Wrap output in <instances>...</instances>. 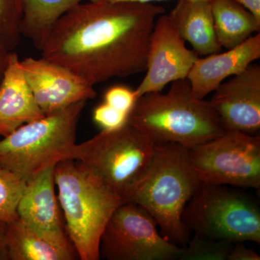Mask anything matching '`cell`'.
Returning a JSON list of instances; mask_svg holds the SVG:
<instances>
[{
	"label": "cell",
	"instance_id": "1",
	"mask_svg": "<svg viewBox=\"0 0 260 260\" xmlns=\"http://www.w3.org/2000/svg\"><path fill=\"white\" fill-rule=\"evenodd\" d=\"M165 8L153 3H80L54 24L42 57L90 85L145 73L150 35Z\"/></svg>",
	"mask_w": 260,
	"mask_h": 260
},
{
	"label": "cell",
	"instance_id": "2",
	"mask_svg": "<svg viewBox=\"0 0 260 260\" xmlns=\"http://www.w3.org/2000/svg\"><path fill=\"white\" fill-rule=\"evenodd\" d=\"M126 123L154 144L177 143L188 148L225 132L209 101L197 97L186 79L172 83L167 93L140 97Z\"/></svg>",
	"mask_w": 260,
	"mask_h": 260
},
{
	"label": "cell",
	"instance_id": "3",
	"mask_svg": "<svg viewBox=\"0 0 260 260\" xmlns=\"http://www.w3.org/2000/svg\"><path fill=\"white\" fill-rule=\"evenodd\" d=\"M202 184L191 164L189 148L177 143L156 145L148 174L128 202L145 208L168 240L185 247L190 232L181 216Z\"/></svg>",
	"mask_w": 260,
	"mask_h": 260
},
{
	"label": "cell",
	"instance_id": "4",
	"mask_svg": "<svg viewBox=\"0 0 260 260\" xmlns=\"http://www.w3.org/2000/svg\"><path fill=\"white\" fill-rule=\"evenodd\" d=\"M54 182L77 256L81 260L100 259L103 232L112 214L124 202L75 160L56 164Z\"/></svg>",
	"mask_w": 260,
	"mask_h": 260
},
{
	"label": "cell",
	"instance_id": "5",
	"mask_svg": "<svg viewBox=\"0 0 260 260\" xmlns=\"http://www.w3.org/2000/svg\"><path fill=\"white\" fill-rule=\"evenodd\" d=\"M86 102L20 126L0 140V166L28 181L43 169L74 160L76 133Z\"/></svg>",
	"mask_w": 260,
	"mask_h": 260
},
{
	"label": "cell",
	"instance_id": "6",
	"mask_svg": "<svg viewBox=\"0 0 260 260\" xmlns=\"http://www.w3.org/2000/svg\"><path fill=\"white\" fill-rule=\"evenodd\" d=\"M155 145L126 123L77 144L74 160L126 203L146 177Z\"/></svg>",
	"mask_w": 260,
	"mask_h": 260
},
{
	"label": "cell",
	"instance_id": "7",
	"mask_svg": "<svg viewBox=\"0 0 260 260\" xmlns=\"http://www.w3.org/2000/svg\"><path fill=\"white\" fill-rule=\"evenodd\" d=\"M189 232L233 243H260V207L235 186L203 183L181 216Z\"/></svg>",
	"mask_w": 260,
	"mask_h": 260
},
{
	"label": "cell",
	"instance_id": "8",
	"mask_svg": "<svg viewBox=\"0 0 260 260\" xmlns=\"http://www.w3.org/2000/svg\"><path fill=\"white\" fill-rule=\"evenodd\" d=\"M191 164L203 183L244 189L260 187V138L239 131L189 148Z\"/></svg>",
	"mask_w": 260,
	"mask_h": 260
},
{
	"label": "cell",
	"instance_id": "9",
	"mask_svg": "<svg viewBox=\"0 0 260 260\" xmlns=\"http://www.w3.org/2000/svg\"><path fill=\"white\" fill-rule=\"evenodd\" d=\"M158 224L145 208L126 202L116 208L101 238V259H180L184 247L159 234Z\"/></svg>",
	"mask_w": 260,
	"mask_h": 260
},
{
	"label": "cell",
	"instance_id": "10",
	"mask_svg": "<svg viewBox=\"0 0 260 260\" xmlns=\"http://www.w3.org/2000/svg\"><path fill=\"white\" fill-rule=\"evenodd\" d=\"M199 55L186 47L168 15L157 18L150 35L145 75L135 90L137 100L145 94L161 92L169 84L186 79Z\"/></svg>",
	"mask_w": 260,
	"mask_h": 260
},
{
	"label": "cell",
	"instance_id": "11",
	"mask_svg": "<svg viewBox=\"0 0 260 260\" xmlns=\"http://www.w3.org/2000/svg\"><path fill=\"white\" fill-rule=\"evenodd\" d=\"M20 67L44 115L96 96L93 85L68 68L42 56L20 59Z\"/></svg>",
	"mask_w": 260,
	"mask_h": 260
},
{
	"label": "cell",
	"instance_id": "12",
	"mask_svg": "<svg viewBox=\"0 0 260 260\" xmlns=\"http://www.w3.org/2000/svg\"><path fill=\"white\" fill-rule=\"evenodd\" d=\"M209 101L225 131L258 135L260 130V66L251 64L220 84Z\"/></svg>",
	"mask_w": 260,
	"mask_h": 260
},
{
	"label": "cell",
	"instance_id": "13",
	"mask_svg": "<svg viewBox=\"0 0 260 260\" xmlns=\"http://www.w3.org/2000/svg\"><path fill=\"white\" fill-rule=\"evenodd\" d=\"M55 166L43 169L27 181L18 204V218L48 242L76 254L59 215L54 182Z\"/></svg>",
	"mask_w": 260,
	"mask_h": 260
},
{
	"label": "cell",
	"instance_id": "14",
	"mask_svg": "<svg viewBox=\"0 0 260 260\" xmlns=\"http://www.w3.org/2000/svg\"><path fill=\"white\" fill-rule=\"evenodd\" d=\"M260 58V34L225 52L215 53L198 58L186 80L197 97L204 99L230 77L240 74Z\"/></svg>",
	"mask_w": 260,
	"mask_h": 260
},
{
	"label": "cell",
	"instance_id": "15",
	"mask_svg": "<svg viewBox=\"0 0 260 260\" xmlns=\"http://www.w3.org/2000/svg\"><path fill=\"white\" fill-rule=\"evenodd\" d=\"M44 116L24 76L18 54L10 51L0 83V137Z\"/></svg>",
	"mask_w": 260,
	"mask_h": 260
},
{
	"label": "cell",
	"instance_id": "16",
	"mask_svg": "<svg viewBox=\"0 0 260 260\" xmlns=\"http://www.w3.org/2000/svg\"><path fill=\"white\" fill-rule=\"evenodd\" d=\"M168 16L181 37L190 44L198 55L221 51L215 35L210 1L178 0Z\"/></svg>",
	"mask_w": 260,
	"mask_h": 260
},
{
	"label": "cell",
	"instance_id": "17",
	"mask_svg": "<svg viewBox=\"0 0 260 260\" xmlns=\"http://www.w3.org/2000/svg\"><path fill=\"white\" fill-rule=\"evenodd\" d=\"M214 28L221 48L232 49L259 32L260 20L237 0H210Z\"/></svg>",
	"mask_w": 260,
	"mask_h": 260
},
{
	"label": "cell",
	"instance_id": "18",
	"mask_svg": "<svg viewBox=\"0 0 260 260\" xmlns=\"http://www.w3.org/2000/svg\"><path fill=\"white\" fill-rule=\"evenodd\" d=\"M84 0H20V34L41 51L58 20Z\"/></svg>",
	"mask_w": 260,
	"mask_h": 260
},
{
	"label": "cell",
	"instance_id": "19",
	"mask_svg": "<svg viewBox=\"0 0 260 260\" xmlns=\"http://www.w3.org/2000/svg\"><path fill=\"white\" fill-rule=\"evenodd\" d=\"M10 260H73L77 254L38 235L18 218L7 223Z\"/></svg>",
	"mask_w": 260,
	"mask_h": 260
},
{
	"label": "cell",
	"instance_id": "20",
	"mask_svg": "<svg viewBox=\"0 0 260 260\" xmlns=\"http://www.w3.org/2000/svg\"><path fill=\"white\" fill-rule=\"evenodd\" d=\"M26 181L0 166V221L10 223L18 218V207Z\"/></svg>",
	"mask_w": 260,
	"mask_h": 260
},
{
	"label": "cell",
	"instance_id": "21",
	"mask_svg": "<svg viewBox=\"0 0 260 260\" xmlns=\"http://www.w3.org/2000/svg\"><path fill=\"white\" fill-rule=\"evenodd\" d=\"M234 243L194 234L180 260H227Z\"/></svg>",
	"mask_w": 260,
	"mask_h": 260
},
{
	"label": "cell",
	"instance_id": "22",
	"mask_svg": "<svg viewBox=\"0 0 260 260\" xmlns=\"http://www.w3.org/2000/svg\"><path fill=\"white\" fill-rule=\"evenodd\" d=\"M22 15L20 0H0V42L10 51L20 43Z\"/></svg>",
	"mask_w": 260,
	"mask_h": 260
},
{
	"label": "cell",
	"instance_id": "23",
	"mask_svg": "<svg viewBox=\"0 0 260 260\" xmlns=\"http://www.w3.org/2000/svg\"><path fill=\"white\" fill-rule=\"evenodd\" d=\"M128 114L114 109L106 103L95 108L93 112V120L106 131L119 129L127 122Z\"/></svg>",
	"mask_w": 260,
	"mask_h": 260
},
{
	"label": "cell",
	"instance_id": "24",
	"mask_svg": "<svg viewBox=\"0 0 260 260\" xmlns=\"http://www.w3.org/2000/svg\"><path fill=\"white\" fill-rule=\"evenodd\" d=\"M136 101L135 90L121 85L113 86L104 94V103L128 115Z\"/></svg>",
	"mask_w": 260,
	"mask_h": 260
},
{
	"label": "cell",
	"instance_id": "25",
	"mask_svg": "<svg viewBox=\"0 0 260 260\" xmlns=\"http://www.w3.org/2000/svg\"><path fill=\"white\" fill-rule=\"evenodd\" d=\"M260 256L255 251L249 249L243 242L234 243L227 260H259Z\"/></svg>",
	"mask_w": 260,
	"mask_h": 260
},
{
	"label": "cell",
	"instance_id": "26",
	"mask_svg": "<svg viewBox=\"0 0 260 260\" xmlns=\"http://www.w3.org/2000/svg\"><path fill=\"white\" fill-rule=\"evenodd\" d=\"M0 260H10L7 242V223L0 221Z\"/></svg>",
	"mask_w": 260,
	"mask_h": 260
},
{
	"label": "cell",
	"instance_id": "27",
	"mask_svg": "<svg viewBox=\"0 0 260 260\" xmlns=\"http://www.w3.org/2000/svg\"><path fill=\"white\" fill-rule=\"evenodd\" d=\"M10 51L0 42V83L3 79L8 64Z\"/></svg>",
	"mask_w": 260,
	"mask_h": 260
},
{
	"label": "cell",
	"instance_id": "28",
	"mask_svg": "<svg viewBox=\"0 0 260 260\" xmlns=\"http://www.w3.org/2000/svg\"><path fill=\"white\" fill-rule=\"evenodd\" d=\"M260 20V0H237Z\"/></svg>",
	"mask_w": 260,
	"mask_h": 260
},
{
	"label": "cell",
	"instance_id": "29",
	"mask_svg": "<svg viewBox=\"0 0 260 260\" xmlns=\"http://www.w3.org/2000/svg\"><path fill=\"white\" fill-rule=\"evenodd\" d=\"M92 1H104L110 2V3H116V2H136L141 3H152L153 2L167 1V0H92ZM204 1H210V0H204Z\"/></svg>",
	"mask_w": 260,
	"mask_h": 260
}]
</instances>
